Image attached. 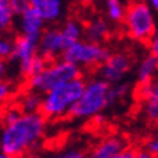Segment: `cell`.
<instances>
[{
	"mask_svg": "<svg viewBox=\"0 0 158 158\" xmlns=\"http://www.w3.org/2000/svg\"><path fill=\"white\" fill-rule=\"evenodd\" d=\"M47 134V116L42 112L7 110L0 129V152L6 157H22L42 144Z\"/></svg>",
	"mask_w": 158,
	"mask_h": 158,
	"instance_id": "6da1fadb",
	"label": "cell"
},
{
	"mask_svg": "<svg viewBox=\"0 0 158 158\" xmlns=\"http://www.w3.org/2000/svg\"><path fill=\"white\" fill-rule=\"evenodd\" d=\"M126 93V84H112L102 77L91 78L84 84V90L74 106L71 116L80 120L93 119L105 112L109 106L115 105L118 100H122Z\"/></svg>",
	"mask_w": 158,
	"mask_h": 158,
	"instance_id": "7a4b0ae2",
	"label": "cell"
},
{
	"mask_svg": "<svg viewBox=\"0 0 158 158\" xmlns=\"http://www.w3.org/2000/svg\"><path fill=\"white\" fill-rule=\"evenodd\" d=\"M84 84L86 83L81 80V77H78L44 93L41 112L47 116V119L52 120L71 115L74 106L84 90Z\"/></svg>",
	"mask_w": 158,
	"mask_h": 158,
	"instance_id": "3957f363",
	"label": "cell"
},
{
	"mask_svg": "<svg viewBox=\"0 0 158 158\" xmlns=\"http://www.w3.org/2000/svg\"><path fill=\"white\" fill-rule=\"evenodd\" d=\"M125 31L135 42L148 44L152 35L157 32L155 12L145 0H134L125 13Z\"/></svg>",
	"mask_w": 158,
	"mask_h": 158,
	"instance_id": "277c9868",
	"label": "cell"
},
{
	"mask_svg": "<svg viewBox=\"0 0 158 158\" xmlns=\"http://www.w3.org/2000/svg\"><path fill=\"white\" fill-rule=\"evenodd\" d=\"M80 74H81V68L74 65L73 62L67 61L64 58L62 60H51V62H47L45 67L39 73L29 77L28 84L29 89L36 90L44 94L62 83L78 78Z\"/></svg>",
	"mask_w": 158,
	"mask_h": 158,
	"instance_id": "5b68a950",
	"label": "cell"
},
{
	"mask_svg": "<svg viewBox=\"0 0 158 158\" xmlns=\"http://www.w3.org/2000/svg\"><path fill=\"white\" fill-rule=\"evenodd\" d=\"M12 60L16 61L20 74L26 78L35 76L45 67L47 60L39 54L38 39L19 35L15 39V49Z\"/></svg>",
	"mask_w": 158,
	"mask_h": 158,
	"instance_id": "8992f818",
	"label": "cell"
},
{
	"mask_svg": "<svg viewBox=\"0 0 158 158\" xmlns=\"http://www.w3.org/2000/svg\"><path fill=\"white\" fill-rule=\"evenodd\" d=\"M109 54V49L102 42L80 39L65 49L62 58L80 68H93L100 67V64L107 58Z\"/></svg>",
	"mask_w": 158,
	"mask_h": 158,
	"instance_id": "52a82bcc",
	"label": "cell"
},
{
	"mask_svg": "<svg viewBox=\"0 0 158 158\" xmlns=\"http://www.w3.org/2000/svg\"><path fill=\"white\" fill-rule=\"evenodd\" d=\"M132 68V58L126 52H112L100 64V77L106 81L120 83Z\"/></svg>",
	"mask_w": 158,
	"mask_h": 158,
	"instance_id": "ba28073f",
	"label": "cell"
},
{
	"mask_svg": "<svg viewBox=\"0 0 158 158\" xmlns=\"http://www.w3.org/2000/svg\"><path fill=\"white\" fill-rule=\"evenodd\" d=\"M39 54L45 60H57L62 57L65 49L70 47L67 39L62 34L61 28H49L45 29L38 39Z\"/></svg>",
	"mask_w": 158,
	"mask_h": 158,
	"instance_id": "9c48e42d",
	"label": "cell"
},
{
	"mask_svg": "<svg viewBox=\"0 0 158 158\" xmlns=\"http://www.w3.org/2000/svg\"><path fill=\"white\" fill-rule=\"evenodd\" d=\"M18 19V28H19L20 35L25 36H31V38L39 39V36L42 35V32L45 31V19L36 12L35 9L29 7L25 12H22Z\"/></svg>",
	"mask_w": 158,
	"mask_h": 158,
	"instance_id": "30bf717a",
	"label": "cell"
},
{
	"mask_svg": "<svg viewBox=\"0 0 158 158\" xmlns=\"http://www.w3.org/2000/svg\"><path fill=\"white\" fill-rule=\"evenodd\" d=\"M31 7L42 16L47 23H55L64 18L67 12L65 0H29Z\"/></svg>",
	"mask_w": 158,
	"mask_h": 158,
	"instance_id": "8fae6325",
	"label": "cell"
},
{
	"mask_svg": "<svg viewBox=\"0 0 158 158\" xmlns=\"http://www.w3.org/2000/svg\"><path fill=\"white\" fill-rule=\"evenodd\" d=\"M128 148V144L120 136H107L91 151L93 158H119L120 154Z\"/></svg>",
	"mask_w": 158,
	"mask_h": 158,
	"instance_id": "7c38bea8",
	"label": "cell"
},
{
	"mask_svg": "<svg viewBox=\"0 0 158 158\" xmlns=\"http://www.w3.org/2000/svg\"><path fill=\"white\" fill-rule=\"evenodd\" d=\"M110 35V25L107 19L103 18H93L84 25V38L94 41V42H103Z\"/></svg>",
	"mask_w": 158,
	"mask_h": 158,
	"instance_id": "4fadbf2b",
	"label": "cell"
},
{
	"mask_svg": "<svg viewBox=\"0 0 158 158\" xmlns=\"http://www.w3.org/2000/svg\"><path fill=\"white\" fill-rule=\"evenodd\" d=\"M155 76H158V57L149 52L136 65V80L142 86L148 84Z\"/></svg>",
	"mask_w": 158,
	"mask_h": 158,
	"instance_id": "5bb4252c",
	"label": "cell"
},
{
	"mask_svg": "<svg viewBox=\"0 0 158 158\" xmlns=\"http://www.w3.org/2000/svg\"><path fill=\"white\" fill-rule=\"evenodd\" d=\"M141 115L148 123L158 125V97L141 94Z\"/></svg>",
	"mask_w": 158,
	"mask_h": 158,
	"instance_id": "9a60e30c",
	"label": "cell"
},
{
	"mask_svg": "<svg viewBox=\"0 0 158 158\" xmlns=\"http://www.w3.org/2000/svg\"><path fill=\"white\" fill-rule=\"evenodd\" d=\"M105 16L112 23H122L126 13V6L122 0H105Z\"/></svg>",
	"mask_w": 158,
	"mask_h": 158,
	"instance_id": "2e32d148",
	"label": "cell"
},
{
	"mask_svg": "<svg viewBox=\"0 0 158 158\" xmlns=\"http://www.w3.org/2000/svg\"><path fill=\"white\" fill-rule=\"evenodd\" d=\"M42 107V93L29 89L19 97V109L22 112H41Z\"/></svg>",
	"mask_w": 158,
	"mask_h": 158,
	"instance_id": "e0dca14e",
	"label": "cell"
},
{
	"mask_svg": "<svg viewBox=\"0 0 158 158\" xmlns=\"http://www.w3.org/2000/svg\"><path fill=\"white\" fill-rule=\"evenodd\" d=\"M61 31L64 36H65V39H67L68 45H71V44L83 39V36H84V23L80 22L78 19H68L62 23Z\"/></svg>",
	"mask_w": 158,
	"mask_h": 158,
	"instance_id": "ac0fdd59",
	"label": "cell"
},
{
	"mask_svg": "<svg viewBox=\"0 0 158 158\" xmlns=\"http://www.w3.org/2000/svg\"><path fill=\"white\" fill-rule=\"evenodd\" d=\"M15 10L12 9L9 0H0V34L7 32L15 22Z\"/></svg>",
	"mask_w": 158,
	"mask_h": 158,
	"instance_id": "d6986e66",
	"label": "cell"
},
{
	"mask_svg": "<svg viewBox=\"0 0 158 158\" xmlns=\"http://www.w3.org/2000/svg\"><path fill=\"white\" fill-rule=\"evenodd\" d=\"M13 49H15V39L10 38L6 32L0 34V58H3V60L12 58Z\"/></svg>",
	"mask_w": 158,
	"mask_h": 158,
	"instance_id": "ffe728a7",
	"label": "cell"
},
{
	"mask_svg": "<svg viewBox=\"0 0 158 158\" xmlns=\"http://www.w3.org/2000/svg\"><path fill=\"white\" fill-rule=\"evenodd\" d=\"M141 94H151V96L158 97V76H155L148 83L141 86Z\"/></svg>",
	"mask_w": 158,
	"mask_h": 158,
	"instance_id": "44dd1931",
	"label": "cell"
},
{
	"mask_svg": "<svg viewBox=\"0 0 158 158\" xmlns=\"http://www.w3.org/2000/svg\"><path fill=\"white\" fill-rule=\"evenodd\" d=\"M145 151L149 154V157H158V132L154 134L145 144Z\"/></svg>",
	"mask_w": 158,
	"mask_h": 158,
	"instance_id": "7402d4cb",
	"label": "cell"
},
{
	"mask_svg": "<svg viewBox=\"0 0 158 158\" xmlns=\"http://www.w3.org/2000/svg\"><path fill=\"white\" fill-rule=\"evenodd\" d=\"M12 91H13V89L9 83L5 80H0V105H3L9 100L12 96Z\"/></svg>",
	"mask_w": 158,
	"mask_h": 158,
	"instance_id": "603a6c76",
	"label": "cell"
},
{
	"mask_svg": "<svg viewBox=\"0 0 158 158\" xmlns=\"http://www.w3.org/2000/svg\"><path fill=\"white\" fill-rule=\"evenodd\" d=\"M9 2H10L12 9L15 10V13H16V15H20L22 12H25L26 9H29V7H31L29 0H9Z\"/></svg>",
	"mask_w": 158,
	"mask_h": 158,
	"instance_id": "cb8c5ba5",
	"label": "cell"
},
{
	"mask_svg": "<svg viewBox=\"0 0 158 158\" xmlns=\"http://www.w3.org/2000/svg\"><path fill=\"white\" fill-rule=\"evenodd\" d=\"M60 157H62V158H83V157H84V152H83L81 149L70 148V149L62 151Z\"/></svg>",
	"mask_w": 158,
	"mask_h": 158,
	"instance_id": "d4e9b609",
	"label": "cell"
},
{
	"mask_svg": "<svg viewBox=\"0 0 158 158\" xmlns=\"http://www.w3.org/2000/svg\"><path fill=\"white\" fill-rule=\"evenodd\" d=\"M148 48H149V52L158 57V31L152 35V38L148 41Z\"/></svg>",
	"mask_w": 158,
	"mask_h": 158,
	"instance_id": "484cf974",
	"label": "cell"
},
{
	"mask_svg": "<svg viewBox=\"0 0 158 158\" xmlns=\"http://www.w3.org/2000/svg\"><path fill=\"white\" fill-rule=\"evenodd\" d=\"M6 71H7V65H6V61L3 58H0V80H3L6 76Z\"/></svg>",
	"mask_w": 158,
	"mask_h": 158,
	"instance_id": "4316f807",
	"label": "cell"
},
{
	"mask_svg": "<svg viewBox=\"0 0 158 158\" xmlns=\"http://www.w3.org/2000/svg\"><path fill=\"white\" fill-rule=\"evenodd\" d=\"M145 2H147V3L152 7L155 13H158V0H145Z\"/></svg>",
	"mask_w": 158,
	"mask_h": 158,
	"instance_id": "83f0119b",
	"label": "cell"
},
{
	"mask_svg": "<svg viewBox=\"0 0 158 158\" xmlns=\"http://www.w3.org/2000/svg\"><path fill=\"white\" fill-rule=\"evenodd\" d=\"M83 5H93V3H96L97 0H80Z\"/></svg>",
	"mask_w": 158,
	"mask_h": 158,
	"instance_id": "f1b7e54d",
	"label": "cell"
}]
</instances>
